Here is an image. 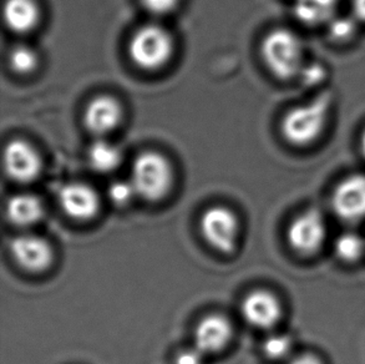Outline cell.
<instances>
[{
	"label": "cell",
	"instance_id": "6da1fadb",
	"mask_svg": "<svg viewBox=\"0 0 365 364\" xmlns=\"http://www.w3.org/2000/svg\"><path fill=\"white\" fill-rule=\"evenodd\" d=\"M333 98L321 93L306 103L291 108L282 120L281 130L288 143L304 148L316 143L326 130Z\"/></svg>",
	"mask_w": 365,
	"mask_h": 364
},
{
	"label": "cell",
	"instance_id": "7a4b0ae2",
	"mask_svg": "<svg viewBox=\"0 0 365 364\" xmlns=\"http://www.w3.org/2000/svg\"><path fill=\"white\" fill-rule=\"evenodd\" d=\"M261 54L272 74L281 80L301 75L304 63V44L294 31L284 28L272 30L262 41Z\"/></svg>",
	"mask_w": 365,
	"mask_h": 364
},
{
	"label": "cell",
	"instance_id": "3957f363",
	"mask_svg": "<svg viewBox=\"0 0 365 364\" xmlns=\"http://www.w3.org/2000/svg\"><path fill=\"white\" fill-rule=\"evenodd\" d=\"M173 180V168L160 153H143L133 161L131 183L138 196L146 201L163 200L171 190Z\"/></svg>",
	"mask_w": 365,
	"mask_h": 364
},
{
	"label": "cell",
	"instance_id": "277c9868",
	"mask_svg": "<svg viewBox=\"0 0 365 364\" xmlns=\"http://www.w3.org/2000/svg\"><path fill=\"white\" fill-rule=\"evenodd\" d=\"M173 36L160 25H145L133 34L128 53L135 64L145 70H156L171 59Z\"/></svg>",
	"mask_w": 365,
	"mask_h": 364
},
{
	"label": "cell",
	"instance_id": "5b68a950",
	"mask_svg": "<svg viewBox=\"0 0 365 364\" xmlns=\"http://www.w3.org/2000/svg\"><path fill=\"white\" fill-rule=\"evenodd\" d=\"M200 228L205 241L225 255H231L237 247L240 221L231 208L212 206L203 212Z\"/></svg>",
	"mask_w": 365,
	"mask_h": 364
},
{
	"label": "cell",
	"instance_id": "8992f818",
	"mask_svg": "<svg viewBox=\"0 0 365 364\" xmlns=\"http://www.w3.org/2000/svg\"><path fill=\"white\" fill-rule=\"evenodd\" d=\"M326 237V220L321 212L316 210H307L298 215L287 231V238L292 250L303 256H309L319 251Z\"/></svg>",
	"mask_w": 365,
	"mask_h": 364
},
{
	"label": "cell",
	"instance_id": "52a82bcc",
	"mask_svg": "<svg viewBox=\"0 0 365 364\" xmlns=\"http://www.w3.org/2000/svg\"><path fill=\"white\" fill-rule=\"evenodd\" d=\"M3 163L8 178L18 183L34 181L41 171L39 153L24 140H13L5 146Z\"/></svg>",
	"mask_w": 365,
	"mask_h": 364
},
{
	"label": "cell",
	"instance_id": "ba28073f",
	"mask_svg": "<svg viewBox=\"0 0 365 364\" xmlns=\"http://www.w3.org/2000/svg\"><path fill=\"white\" fill-rule=\"evenodd\" d=\"M331 205L336 216L344 221L365 218V175L354 173L343 178L333 191Z\"/></svg>",
	"mask_w": 365,
	"mask_h": 364
},
{
	"label": "cell",
	"instance_id": "9c48e42d",
	"mask_svg": "<svg viewBox=\"0 0 365 364\" xmlns=\"http://www.w3.org/2000/svg\"><path fill=\"white\" fill-rule=\"evenodd\" d=\"M10 253L25 271L44 272L54 261V251L49 242L35 235H19L10 243Z\"/></svg>",
	"mask_w": 365,
	"mask_h": 364
},
{
	"label": "cell",
	"instance_id": "30bf717a",
	"mask_svg": "<svg viewBox=\"0 0 365 364\" xmlns=\"http://www.w3.org/2000/svg\"><path fill=\"white\" fill-rule=\"evenodd\" d=\"M243 320L259 330H269L279 322L282 305L276 295L266 290H252L241 305Z\"/></svg>",
	"mask_w": 365,
	"mask_h": 364
},
{
	"label": "cell",
	"instance_id": "8fae6325",
	"mask_svg": "<svg viewBox=\"0 0 365 364\" xmlns=\"http://www.w3.org/2000/svg\"><path fill=\"white\" fill-rule=\"evenodd\" d=\"M232 335V323L225 315H206L198 322L193 332L195 348L202 355L218 353L230 345Z\"/></svg>",
	"mask_w": 365,
	"mask_h": 364
},
{
	"label": "cell",
	"instance_id": "7c38bea8",
	"mask_svg": "<svg viewBox=\"0 0 365 364\" xmlns=\"http://www.w3.org/2000/svg\"><path fill=\"white\" fill-rule=\"evenodd\" d=\"M60 206L63 211L78 221L94 218L100 210V200L93 187L80 182L65 185L59 193Z\"/></svg>",
	"mask_w": 365,
	"mask_h": 364
},
{
	"label": "cell",
	"instance_id": "4fadbf2b",
	"mask_svg": "<svg viewBox=\"0 0 365 364\" xmlns=\"http://www.w3.org/2000/svg\"><path fill=\"white\" fill-rule=\"evenodd\" d=\"M123 118L119 101L111 96H98L85 108L84 123L86 128L95 135H106L118 128Z\"/></svg>",
	"mask_w": 365,
	"mask_h": 364
},
{
	"label": "cell",
	"instance_id": "5bb4252c",
	"mask_svg": "<svg viewBox=\"0 0 365 364\" xmlns=\"http://www.w3.org/2000/svg\"><path fill=\"white\" fill-rule=\"evenodd\" d=\"M6 217L18 227L33 226L44 216V205L39 197L31 193H16L6 202Z\"/></svg>",
	"mask_w": 365,
	"mask_h": 364
},
{
	"label": "cell",
	"instance_id": "9a60e30c",
	"mask_svg": "<svg viewBox=\"0 0 365 364\" xmlns=\"http://www.w3.org/2000/svg\"><path fill=\"white\" fill-rule=\"evenodd\" d=\"M3 14L8 29L16 34L29 33L40 19L39 8L35 0H6Z\"/></svg>",
	"mask_w": 365,
	"mask_h": 364
},
{
	"label": "cell",
	"instance_id": "2e32d148",
	"mask_svg": "<svg viewBox=\"0 0 365 364\" xmlns=\"http://www.w3.org/2000/svg\"><path fill=\"white\" fill-rule=\"evenodd\" d=\"M336 0H296L297 19L309 25L328 24L336 16Z\"/></svg>",
	"mask_w": 365,
	"mask_h": 364
},
{
	"label": "cell",
	"instance_id": "e0dca14e",
	"mask_svg": "<svg viewBox=\"0 0 365 364\" xmlns=\"http://www.w3.org/2000/svg\"><path fill=\"white\" fill-rule=\"evenodd\" d=\"M88 158L90 166L96 173H109L119 168L123 161V153L114 143L98 140L90 146Z\"/></svg>",
	"mask_w": 365,
	"mask_h": 364
},
{
	"label": "cell",
	"instance_id": "ac0fdd59",
	"mask_svg": "<svg viewBox=\"0 0 365 364\" xmlns=\"http://www.w3.org/2000/svg\"><path fill=\"white\" fill-rule=\"evenodd\" d=\"M364 251V240L356 232H344L341 236L336 237L334 242V252L336 257L348 263L361 260Z\"/></svg>",
	"mask_w": 365,
	"mask_h": 364
},
{
	"label": "cell",
	"instance_id": "d6986e66",
	"mask_svg": "<svg viewBox=\"0 0 365 364\" xmlns=\"http://www.w3.org/2000/svg\"><path fill=\"white\" fill-rule=\"evenodd\" d=\"M38 54L26 45H18L9 53L10 68L16 74H31L38 68Z\"/></svg>",
	"mask_w": 365,
	"mask_h": 364
},
{
	"label": "cell",
	"instance_id": "ffe728a7",
	"mask_svg": "<svg viewBox=\"0 0 365 364\" xmlns=\"http://www.w3.org/2000/svg\"><path fill=\"white\" fill-rule=\"evenodd\" d=\"M356 18L346 16V15H336L333 19L327 24L328 29V35L331 36V40H334L336 43H343L351 40L356 30Z\"/></svg>",
	"mask_w": 365,
	"mask_h": 364
},
{
	"label": "cell",
	"instance_id": "44dd1931",
	"mask_svg": "<svg viewBox=\"0 0 365 364\" xmlns=\"http://www.w3.org/2000/svg\"><path fill=\"white\" fill-rule=\"evenodd\" d=\"M293 348V340L286 333H276L267 337L263 343V353L269 360H282L291 353Z\"/></svg>",
	"mask_w": 365,
	"mask_h": 364
},
{
	"label": "cell",
	"instance_id": "7402d4cb",
	"mask_svg": "<svg viewBox=\"0 0 365 364\" xmlns=\"http://www.w3.org/2000/svg\"><path fill=\"white\" fill-rule=\"evenodd\" d=\"M108 195L115 205L125 206L133 201V196L138 193L135 191L131 181H115L110 185Z\"/></svg>",
	"mask_w": 365,
	"mask_h": 364
},
{
	"label": "cell",
	"instance_id": "603a6c76",
	"mask_svg": "<svg viewBox=\"0 0 365 364\" xmlns=\"http://www.w3.org/2000/svg\"><path fill=\"white\" fill-rule=\"evenodd\" d=\"M299 78H302L303 83L308 85V86L321 84L323 79L326 78V69H324L323 65L318 64V63L304 65Z\"/></svg>",
	"mask_w": 365,
	"mask_h": 364
},
{
	"label": "cell",
	"instance_id": "cb8c5ba5",
	"mask_svg": "<svg viewBox=\"0 0 365 364\" xmlns=\"http://www.w3.org/2000/svg\"><path fill=\"white\" fill-rule=\"evenodd\" d=\"M143 8L155 15H165L176 9L178 0H141Z\"/></svg>",
	"mask_w": 365,
	"mask_h": 364
},
{
	"label": "cell",
	"instance_id": "d4e9b609",
	"mask_svg": "<svg viewBox=\"0 0 365 364\" xmlns=\"http://www.w3.org/2000/svg\"><path fill=\"white\" fill-rule=\"evenodd\" d=\"M202 353L193 347L192 350H182L176 357V364H203Z\"/></svg>",
	"mask_w": 365,
	"mask_h": 364
},
{
	"label": "cell",
	"instance_id": "484cf974",
	"mask_svg": "<svg viewBox=\"0 0 365 364\" xmlns=\"http://www.w3.org/2000/svg\"><path fill=\"white\" fill-rule=\"evenodd\" d=\"M351 14L358 23L365 24V0H351Z\"/></svg>",
	"mask_w": 365,
	"mask_h": 364
},
{
	"label": "cell",
	"instance_id": "4316f807",
	"mask_svg": "<svg viewBox=\"0 0 365 364\" xmlns=\"http://www.w3.org/2000/svg\"><path fill=\"white\" fill-rule=\"evenodd\" d=\"M288 364H323L322 360L314 355H302L292 360Z\"/></svg>",
	"mask_w": 365,
	"mask_h": 364
},
{
	"label": "cell",
	"instance_id": "83f0119b",
	"mask_svg": "<svg viewBox=\"0 0 365 364\" xmlns=\"http://www.w3.org/2000/svg\"><path fill=\"white\" fill-rule=\"evenodd\" d=\"M361 153H363V156H364L365 158V128L364 131H363V133H361Z\"/></svg>",
	"mask_w": 365,
	"mask_h": 364
}]
</instances>
